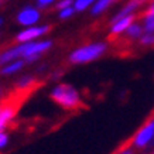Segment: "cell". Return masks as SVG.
<instances>
[{
	"instance_id": "cell-1",
	"label": "cell",
	"mask_w": 154,
	"mask_h": 154,
	"mask_svg": "<svg viewBox=\"0 0 154 154\" xmlns=\"http://www.w3.org/2000/svg\"><path fill=\"white\" fill-rule=\"evenodd\" d=\"M54 47V40L51 38H40L35 41L16 42L11 47H7L0 51V66L14 60H24L27 64H34L41 60L48 51Z\"/></svg>"
},
{
	"instance_id": "cell-2",
	"label": "cell",
	"mask_w": 154,
	"mask_h": 154,
	"mask_svg": "<svg viewBox=\"0 0 154 154\" xmlns=\"http://www.w3.org/2000/svg\"><path fill=\"white\" fill-rule=\"evenodd\" d=\"M107 50H109V45L105 41L86 42L74 48L68 54V62L72 65H85V64L100 60L107 52Z\"/></svg>"
},
{
	"instance_id": "cell-3",
	"label": "cell",
	"mask_w": 154,
	"mask_h": 154,
	"mask_svg": "<svg viewBox=\"0 0 154 154\" xmlns=\"http://www.w3.org/2000/svg\"><path fill=\"white\" fill-rule=\"evenodd\" d=\"M50 98L55 105L64 110H75L82 105V96L74 85L60 82L54 85L50 91Z\"/></svg>"
},
{
	"instance_id": "cell-4",
	"label": "cell",
	"mask_w": 154,
	"mask_h": 154,
	"mask_svg": "<svg viewBox=\"0 0 154 154\" xmlns=\"http://www.w3.org/2000/svg\"><path fill=\"white\" fill-rule=\"evenodd\" d=\"M52 26L51 24H34V26H28L23 27L19 33L14 35V41L16 42H28V41H35L40 38H44L45 35L51 33Z\"/></svg>"
},
{
	"instance_id": "cell-5",
	"label": "cell",
	"mask_w": 154,
	"mask_h": 154,
	"mask_svg": "<svg viewBox=\"0 0 154 154\" xmlns=\"http://www.w3.org/2000/svg\"><path fill=\"white\" fill-rule=\"evenodd\" d=\"M42 19V10H40L35 5H26L16 13V23L21 27H28L38 24Z\"/></svg>"
},
{
	"instance_id": "cell-6",
	"label": "cell",
	"mask_w": 154,
	"mask_h": 154,
	"mask_svg": "<svg viewBox=\"0 0 154 154\" xmlns=\"http://www.w3.org/2000/svg\"><path fill=\"white\" fill-rule=\"evenodd\" d=\"M151 141H154V117L146 122L144 125L136 131L134 137L131 140V144L136 149H147Z\"/></svg>"
},
{
	"instance_id": "cell-7",
	"label": "cell",
	"mask_w": 154,
	"mask_h": 154,
	"mask_svg": "<svg viewBox=\"0 0 154 154\" xmlns=\"http://www.w3.org/2000/svg\"><path fill=\"white\" fill-rule=\"evenodd\" d=\"M136 20V14H130V16H125L120 19L110 21V27H109V34L112 37H119L122 34L126 33L127 27L130 26L133 21Z\"/></svg>"
},
{
	"instance_id": "cell-8",
	"label": "cell",
	"mask_w": 154,
	"mask_h": 154,
	"mask_svg": "<svg viewBox=\"0 0 154 154\" xmlns=\"http://www.w3.org/2000/svg\"><path fill=\"white\" fill-rule=\"evenodd\" d=\"M17 115V107L13 105H3L0 110V130H7Z\"/></svg>"
},
{
	"instance_id": "cell-9",
	"label": "cell",
	"mask_w": 154,
	"mask_h": 154,
	"mask_svg": "<svg viewBox=\"0 0 154 154\" xmlns=\"http://www.w3.org/2000/svg\"><path fill=\"white\" fill-rule=\"evenodd\" d=\"M140 6H141L140 0H129V2H126V3L120 7V9L117 10V13L113 16L112 19H110V21H115V20L120 19V17H125V16L136 14V11L140 9Z\"/></svg>"
},
{
	"instance_id": "cell-10",
	"label": "cell",
	"mask_w": 154,
	"mask_h": 154,
	"mask_svg": "<svg viewBox=\"0 0 154 154\" xmlns=\"http://www.w3.org/2000/svg\"><path fill=\"white\" fill-rule=\"evenodd\" d=\"M26 61L24 60H14V61H10L7 64L0 66V75L3 76H13V75L19 74L23 71V68L26 66Z\"/></svg>"
},
{
	"instance_id": "cell-11",
	"label": "cell",
	"mask_w": 154,
	"mask_h": 154,
	"mask_svg": "<svg viewBox=\"0 0 154 154\" xmlns=\"http://www.w3.org/2000/svg\"><path fill=\"white\" fill-rule=\"evenodd\" d=\"M119 0H96L94 3V6L91 7V16L98 17L102 16L103 13H106L107 10L110 9L115 3H117Z\"/></svg>"
},
{
	"instance_id": "cell-12",
	"label": "cell",
	"mask_w": 154,
	"mask_h": 154,
	"mask_svg": "<svg viewBox=\"0 0 154 154\" xmlns=\"http://www.w3.org/2000/svg\"><path fill=\"white\" fill-rule=\"evenodd\" d=\"M141 24L144 27V31H154V3L151 2L147 10L141 17Z\"/></svg>"
},
{
	"instance_id": "cell-13",
	"label": "cell",
	"mask_w": 154,
	"mask_h": 154,
	"mask_svg": "<svg viewBox=\"0 0 154 154\" xmlns=\"http://www.w3.org/2000/svg\"><path fill=\"white\" fill-rule=\"evenodd\" d=\"M143 33H144V27H143V24L137 23V21L134 20V21L127 27L125 35H126L127 38H130V40H139V38L143 35Z\"/></svg>"
},
{
	"instance_id": "cell-14",
	"label": "cell",
	"mask_w": 154,
	"mask_h": 154,
	"mask_svg": "<svg viewBox=\"0 0 154 154\" xmlns=\"http://www.w3.org/2000/svg\"><path fill=\"white\" fill-rule=\"evenodd\" d=\"M35 84V76L33 74H24L16 81V88L19 91H27Z\"/></svg>"
},
{
	"instance_id": "cell-15",
	"label": "cell",
	"mask_w": 154,
	"mask_h": 154,
	"mask_svg": "<svg viewBox=\"0 0 154 154\" xmlns=\"http://www.w3.org/2000/svg\"><path fill=\"white\" fill-rule=\"evenodd\" d=\"M96 0H74V9L76 13H84L86 10H91Z\"/></svg>"
},
{
	"instance_id": "cell-16",
	"label": "cell",
	"mask_w": 154,
	"mask_h": 154,
	"mask_svg": "<svg viewBox=\"0 0 154 154\" xmlns=\"http://www.w3.org/2000/svg\"><path fill=\"white\" fill-rule=\"evenodd\" d=\"M75 13H76V11H75L74 6H71V7H66V9L58 10V11H57V16H58V19H60L61 21H66V20L72 19Z\"/></svg>"
},
{
	"instance_id": "cell-17",
	"label": "cell",
	"mask_w": 154,
	"mask_h": 154,
	"mask_svg": "<svg viewBox=\"0 0 154 154\" xmlns=\"http://www.w3.org/2000/svg\"><path fill=\"white\" fill-rule=\"evenodd\" d=\"M141 45L144 47H153L154 45V31H144L143 35L139 38Z\"/></svg>"
},
{
	"instance_id": "cell-18",
	"label": "cell",
	"mask_w": 154,
	"mask_h": 154,
	"mask_svg": "<svg viewBox=\"0 0 154 154\" xmlns=\"http://www.w3.org/2000/svg\"><path fill=\"white\" fill-rule=\"evenodd\" d=\"M10 143V134L7 130H0V151L5 150Z\"/></svg>"
},
{
	"instance_id": "cell-19",
	"label": "cell",
	"mask_w": 154,
	"mask_h": 154,
	"mask_svg": "<svg viewBox=\"0 0 154 154\" xmlns=\"http://www.w3.org/2000/svg\"><path fill=\"white\" fill-rule=\"evenodd\" d=\"M58 0H35V6L40 10H47L51 6H55V3Z\"/></svg>"
},
{
	"instance_id": "cell-20",
	"label": "cell",
	"mask_w": 154,
	"mask_h": 154,
	"mask_svg": "<svg viewBox=\"0 0 154 154\" xmlns=\"http://www.w3.org/2000/svg\"><path fill=\"white\" fill-rule=\"evenodd\" d=\"M74 6V0H58L55 3V10H62V9H66V7H71Z\"/></svg>"
},
{
	"instance_id": "cell-21",
	"label": "cell",
	"mask_w": 154,
	"mask_h": 154,
	"mask_svg": "<svg viewBox=\"0 0 154 154\" xmlns=\"http://www.w3.org/2000/svg\"><path fill=\"white\" fill-rule=\"evenodd\" d=\"M117 154H134V150L131 149V147H125V149H122Z\"/></svg>"
},
{
	"instance_id": "cell-22",
	"label": "cell",
	"mask_w": 154,
	"mask_h": 154,
	"mask_svg": "<svg viewBox=\"0 0 154 154\" xmlns=\"http://www.w3.org/2000/svg\"><path fill=\"white\" fill-rule=\"evenodd\" d=\"M3 94H5V91H3V88H2V85H0V99L3 98Z\"/></svg>"
},
{
	"instance_id": "cell-23",
	"label": "cell",
	"mask_w": 154,
	"mask_h": 154,
	"mask_svg": "<svg viewBox=\"0 0 154 154\" xmlns=\"http://www.w3.org/2000/svg\"><path fill=\"white\" fill-rule=\"evenodd\" d=\"M3 23H5V19L0 16V28H2V26H3Z\"/></svg>"
},
{
	"instance_id": "cell-24",
	"label": "cell",
	"mask_w": 154,
	"mask_h": 154,
	"mask_svg": "<svg viewBox=\"0 0 154 154\" xmlns=\"http://www.w3.org/2000/svg\"><path fill=\"white\" fill-rule=\"evenodd\" d=\"M7 3V0H0V6H3V5H6Z\"/></svg>"
},
{
	"instance_id": "cell-25",
	"label": "cell",
	"mask_w": 154,
	"mask_h": 154,
	"mask_svg": "<svg viewBox=\"0 0 154 154\" xmlns=\"http://www.w3.org/2000/svg\"><path fill=\"white\" fill-rule=\"evenodd\" d=\"M2 107H3V103L0 102V110H2Z\"/></svg>"
},
{
	"instance_id": "cell-26",
	"label": "cell",
	"mask_w": 154,
	"mask_h": 154,
	"mask_svg": "<svg viewBox=\"0 0 154 154\" xmlns=\"http://www.w3.org/2000/svg\"><path fill=\"white\" fill-rule=\"evenodd\" d=\"M140 2H141V3H144V2H147V0H140Z\"/></svg>"
},
{
	"instance_id": "cell-27",
	"label": "cell",
	"mask_w": 154,
	"mask_h": 154,
	"mask_svg": "<svg viewBox=\"0 0 154 154\" xmlns=\"http://www.w3.org/2000/svg\"><path fill=\"white\" fill-rule=\"evenodd\" d=\"M153 3H154V0H153Z\"/></svg>"
}]
</instances>
